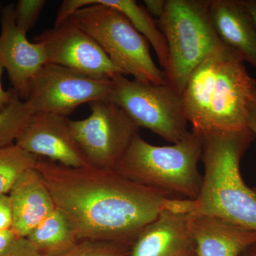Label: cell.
<instances>
[{
    "label": "cell",
    "instance_id": "1",
    "mask_svg": "<svg viewBox=\"0 0 256 256\" xmlns=\"http://www.w3.org/2000/svg\"><path fill=\"white\" fill-rule=\"evenodd\" d=\"M35 169L79 242L132 240L164 210H191L190 200L170 198L114 170L70 168L42 158Z\"/></svg>",
    "mask_w": 256,
    "mask_h": 256
},
{
    "label": "cell",
    "instance_id": "2",
    "mask_svg": "<svg viewBox=\"0 0 256 256\" xmlns=\"http://www.w3.org/2000/svg\"><path fill=\"white\" fill-rule=\"evenodd\" d=\"M182 97L194 132L203 136L246 130L248 106L256 98V80L242 58L224 46L195 69Z\"/></svg>",
    "mask_w": 256,
    "mask_h": 256
},
{
    "label": "cell",
    "instance_id": "3",
    "mask_svg": "<svg viewBox=\"0 0 256 256\" xmlns=\"http://www.w3.org/2000/svg\"><path fill=\"white\" fill-rule=\"evenodd\" d=\"M256 137L250 129L202 136L204 174L191 214L218 217L256 232V194L240 170L242 158Z\"/></svg>",
    "mask_w": 256,
    "mask_h": 256
},
{
    "label": "cell",
    "instance_id": "4",
    "mask_svg": "<svg viewBox=\"0 0 256 256\" xmlns=\"http://www.w3.org/2000/svg\"><path fill=\"white\" fill-rule=\"evenodd\" d=\"M203 138L188 131L171 146H156L138 134L132 140L114 171L141 186L170 198L195 200L201 190Z\"/></svg>",
    "mask_w": 256,
    "mask_h": 256
},
{
    "label": "cell",
    "instance_id": "5",
    "mask_svg": "<svg viewBox=\"0 0 256 256\" xmlns=\"http://www.w3.org/2000/svg\"><path fill=\"white\" fill-rule=\"evenodd\" d=\"M68 20L94 38L126 76L153 84H168L152 58L149 43L118 10L97 0H75Z\"/></svg>",
    "mask_w": 256,
    "mask_h": 256
},
{
    "label": "cell",
    "instance_id": "6",
    "mask_svg": "<svg viewBox=\"0 0 256 256\" xmlns=\"http://www.w3.org/2000/svg\"><path fill=\"white\" fill-rule=\"evenodd\" d=\"M169 52L168 84L182 95L195 69L225 46L210 14V0H166L160 18Z\"/></svg>",
    "mask_w": 256,
    "mask_h": 256
},
{
    "label": "cell",
    "instance_id": "7",
    "mask_svg": "<svg viewBox=\"0 0 256 256\" xmlns=\"http://www.w3.org/2000/svg\"><path fill=\"white\" fill-rule=\"evenodd\" d=\"M126 76L112 80L107 100L120 108L140 128L172 144L180 142L188 132L182 95L169 84H148Z\"/></svg>",
    "mask_w": 256,
    "mask_h": 256
},
{
    "label": "cell",
    "instance_id": "8",
    "mask_svg": "<svg viewBox=\"0 0 256 256\" xmlns=\"http://www.w3.org/2000/svg\"><path fill=\"white\" fill-rule=\"evenodd\" d=\"M89 106L92 112L86 118L68 120L70 132L89 166L114 170L140 128L110 101H96Z\"/></svg>",
    "mask_w": 256,
    "mask_h": 256
},
{
    "label": "cell",
    "instance_id": "9",
    "mask_svg": "<svg viewBox=\"0 0 256 256\" xmlns=\"http://www.w3.org/2000/svg\"><path fill=\"white\" fill-rule=\"evenodd\" d=\"M114 80H96L62 66L46 64L30 82L26 102L33 114L67 117L78 106L107 100Z\"/></svg>",
    "mask_w": 256,
    "mask_h": 256
},
{
    "label": "cell",
    "instance_id": "10",
    "mask_svg": "<svg viewBox=\"0 0 256 256\" xmlns=\"http://www.w3.org/2000/svg\"><path fill=\"white\" fill-rule=\"evenodd\" d=\"M46 53L47 64L62 66L100 80H112L126 74L114 65L90 35L69 20L35 38Z\"/></svg>",
    "mask_w": 256,
    "mask_h": 256
},
{
    "label": "cell",
    "instance_id": "11",
    "mask_svg": "<svg viewBox=\"0 0 256 256\" xmlns=\"http://www.w3.org/2000/svg\"><path fill=\"white\" fill-rule=\"evenodd\" d=\"M68 120L50 112L34 114L15 144L37 158L64 166H88L70 132Z\"/></svg>",
    "mask_w": 256,
    "mask_h": 256
},
{
    "label": "cell",
    "instance_id": "12",
    "mask_svg": "<svg viewBox=\"0 0 256 256\" xmlns=\"http://www.w3.org/2000/svg\"><path fill=\"white\" fill-rule=\"evenodd\" d=\"M26 34L16 26L14 4L6 5L2 10L0 62L22 100L28 98L32 78L47 64L42 44L28 41Z\"/></svg>",
    "mask_w": 256,
    "mask_h": 256
},
{
    "label": "cell",
    "instance_id": "13",
    "mask_svg": "<svg viewBox=\"0 0 256 256\" xmlns=\"http://www.w3.org/2000/svg\"><path fill=\"white\" fill-rule=\"evenodd\" d=\"M190 214L166 210L133 240L128 256H196Z\"/></svg>",
    "mask_w": 256,
    "mask_h": 256
},
{
    "label": "cell",
    "instance_id": "14",
    "mask_svg": "<svg viewBox=\"0 0 256 256\" xmlns=\"http://www.w3.org/2000/svg\"><path fill=\"white\" fill-rule=\"evenodd\" d=\"M210 14L224 46L256 68V24L244 0H210Z\"/></svg>",
    "mask_w": 256,
    "mask_h": 256
},
{
    "label": "cell",
    "instance_id": "15",
    "mask_svg": "<svg viewBox=\"0 0 256 256\" xmlns=\"http://www.w3.org/2000/svg\"><path fill=\"white\" fill-rule=\"evenodd\" d=\"M196 256H240L256 242V232L212 216L190 214Z\"/></svg>",
    "mask_w": 256,
    "mask_h": 256
},
{
    "label": "cell",
    "instance_id": "16",
    "mask_svg": "<svg viewBox=\"0 0 256 256\" xmlns=\"http://www.w3.org/2000/svg\"><path fill=\"white\" fill-rule=\"evenodd\" d=\"M13 212V232L26 238L56 208L48 188L36 170L25 172L10 192Z\"/></svg>",
    "mask_w": 256,
    "mask_h": 256
},
{
    "label": "cell",
    "instance_id": "17",
    "mask_svg": "<svg viewBox=\"0 0 256 256\" xmlns=\"http://www.w3.org/2000/svg\"><path fill=\"white\" fill-rule=\"evenodd\" d=\"M26 238L44 256H63L79 242L68 218L57 208Z\"/></svg>",
    "mask_w": 256,
    "mask_h": 256
},
{
    "label": "cell",
    "instance_id": "18",
    "mask_svg": "<svg viewBox=\"0 0 256 256\" xmlns=\"http://www.w3.org/2000/svg\"><path fill=\"white\" fill-rule=\"evenodd\" d=\"M101 4L112 6L124 14L134 28L146 38L156 52L160 66L166 73L169 68L168 43L159 22L149 14L144 6L134 0H97Z\"/></svg>",
    "mask_w": 256,
    "mask_h": 256
},
{
    "label": "cell",
    "instance_id": "19",
    "mask_svg": "<svg viewBox=\"0 0 256 256\" xmlns=\"http://www.w3.org/2000/svg\"><path fill=\"white\" fill-rule=\"evenodd\" d=\"M38 159L15 143L0 148V195L9 194L25 172L36 168Z\"/></svg>",
    "mask_w": 256,
    "mask_h": 256
},
{
    "label": "cell",
    "instance_id": "20",
    "mask_svg": "<svg viewBox=\"0 0 256 256\" xmlns=\"http://www.w3.org/2000/svg\"><path fill=\"white\" fill-rule=\"evenodd\" d=\"M33 114L28 102L20 98L0 112V148L14 144Z\"/></svg>",
    "mask_w": 256,
    "mask_h": 256
},
{
    "label": "cell",
    "instance_id": "21",
    "mask_svg": "<svg viewBox=\"0 0 256 256\" xmlns=\"http://www.w3.org/2000/svg\"><path fill=\"white\" fill-rule=\"evenodd\" d=\"M133 240H80L62 256H128Z\"/></svg>",
    "mask_w": 256,
    "mask_h": 256
},
{
    "label": "cell",
    "instance_id": "22",
    "mask_svg": "<svg viewBox=\"0 0 256 256\" xmlns=\"http://www.w3.org/2000/svg\"><path fill=\"white\" fill-rule=\"evenodd\" d=\"M44 0H20L14 4L15 21L16 26L28 33L38 21L44 6Z\"/></svg>",
    "mask_w": 256,
    "mask_h": 256
},
{
    "label": "cell",
    "instance_id": "23",
    "mask_svg": "<svg viewBox=\"0 0 256 256\" xmlns=\"http://www.w3.org/2000/svg\"><path fill=\"white\" fill-rule=\"evenodd\" d=\"M13 212L9 194L0 195V232L12 228Z\"/></svg>",
    "mask_w": 256,
    "mask_h": 256
},
{
    "label": "cell",
    "instance_id": "24",
    "mask_svg": "<svg viewBox=\"0 0 256 256\" xmlns=\"http://www.w3.org/2000/svg\"><path fill=\"white\" fill-rule=\"evenodd\" d=\"M5 256H44L40 254L26 238L16 240L9 254Z\"/></svg>",
    "mask_w": 256,
    "mask_h": 256
},
{
    "label": "cell",
    "instance_id": "25",
    "mask_svg": "<svg viewBox=\"0 0 256 256\" xmlns=\"http://www.w3.org/2000/svg\"><path fill=\"white\" fill-rule=\"evenodd\" d=\"M18 238L12 229L0 232V256L8 255Z\"/></svg>",
    "mask_w": 256,
    "mask_h": 256
},
{
    "label": "cell",
    "instance_id": "26",
    "mask_svg": "<svg viewBox=\"0 0 256 256\" xmlns=\"http://www.w3.org/2000/svg\"><path fill=\"white\" fill-rule=\"evenodd\" d=\"M4 69L2 64L0 62V112L4 111L10 104H12L16 98H20L14 89L5 90L3 88L2 86L1 78Z\"/></svg>",
    "mask_w": 256,
    "mask_h": 256
},
{
    "label": "cell",
    "instance_id": "27",
    "mask_svg": "<svg viewBox=\"0 0 256 256\" xmlns=\"http://www.w3.org/2000/svg\"><path fill=\"white\" fill-rule=\"evenodd\" d=\"M166 0H146L144 8L152 18H160L164 12Z\"/></svg>",
    "mask_w": 256,
    "mask_h": 256
},
{
    "label": "cell",
    "instance_id": "28",
    "mask_svg": "<svg viewBox=\"0 0 256 256\" xmlns=\"http://www.w3.org/2000/svg\"><path fill=\"white\" fill-rule=\"evenodd\" d=\"M247 126L256 136V98L249 104L248 109Z\"/></svg>",
    "mask_w": 256,
    "mask_h": 256
},
{
    "label": "cell",
    "instance_id": "29",
    "mask_svg": "<svg viewBox=\"0 0 256 256\" xmlns=\"http://www.w3.org/2000/svg\"><path fill=\"white\" fill-rule=\"evenodd\" d=\"M244 2L252 12L256 24V0H244Z\"/></svg>",
    "mask_w": 256,
    "mask_h": 256
},
{
    "label": "cell",
    "instance_id": "30",
    "mask_svg": "<svg viewBox=\"0 0 256 256\" xmlns=\"http://www.w3.org/2000/svg\"><path fill=\"white\" fill-rule=\"evenodd\" d=\"M240 256H256V242L247 248Z\"/></svg>",
    "mask_w": 256,
    "mask_h": 256
},
{
    "label": "cell",
    "instance_id": "31",
    "mask_svg": "<svg viewBox=\"0 0 256 256\" xmlns=\"http://www.w3.org/2000/svg\"><path fill=\"white\" fill-rule=\"evenodd\" d=\"M252 190H254V192H255L256 194V186L255 188H252Z\"/></svg>",
    "mask_w": 256,
    "mask_h": 256
},
{
    "label": "cell",
    "instance_id": "32",
    "mask_svg": "<svg viewBox=\"0 0 256 256\" xmlns=\"http://www.w3.org/2000/svg\"><path fill=\"white\" fill-rule=\"evenodd\" d=\"M0 11H1V3H0Z\"/></svg>",
    "mask_w": 256,
    "mask_h": 256
}]
</instances>
